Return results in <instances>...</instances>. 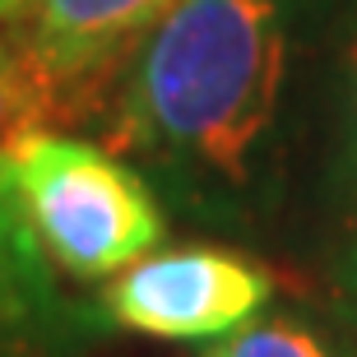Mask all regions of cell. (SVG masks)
<instances>
[{
    "mask_svg": "<svg viewBox=\"0 0 357 357\" xmlns=\"http://www.w3.org/2000/svg\"><path fill=\"white\" fill-rule=\"evenodd\" d=\"M56 112V89L42 79V70L28 52L0 47V153H10L24 135L42 130V121Z\"/></svg>",
    "mask_w": 357,
    "mask_h": 357,
    "instance_id": "6",
    "label": "cell"
},
{
    "mask_svg": "<svg viewBox=\"0 0 357 357\" xmlns=\"http://www.w3.org/2000/svg\"><path fill=\"white\" fill-rule=\"evenodd\" d=\"M176 0H28V61L56 93L112 70Z\"/></svg>",
    "mask_w": 357,
    "mask_h": 357,
    "instance_id": "4",
    "label": "cell"
},
{
    "mask_svg": "<svg viewBox=\"0 0 357 357\" xmlns=\"http://www.w3.org/2000/svg\"><path fill=\"white\" fill-rule=\"evenodd\" d=\"M204 357H339L311 325L288 316H255L251 325L213 339Z\"/></svg>",
    "mask_w": 357,
    "mask_h": 357,
    "instance_id": "7",
    "label": "cell"
},
{
    "mask_svg": "<svg viewBox=\"0 0 357 357\" xmlns=\"http://www.w3.org/2000/svg\"><path fill=\"white\" fill-rule=\"evenodd\" d=\"M339 278H344V288L357 297V237H353V246H348V255H344V265H339Z\"/></svg>",
    "mask_w": 357,
    "mask_h": 357,
    "instance_id": "9",
    "label": "cell"
},
{
    "mask_svg": "<svg viewBox=\"0 0 357 357\" xmlns=\"http://www.w3.org/2000/svg\"><path fill=\"white\" fill-rule=\"evenodd\" d=\"M19 10H28V0H0V19H10Z\"/></svg>",
    "mask_w": 357,
    "mask_h": 357,
    "instance_id": "10",
    "label": "cell"
},
{
    "mask_svg": "<svg viewBox=\"0 0 357 357\" xmlns=\"http://www.w3.org/2000/svg\"><path fill=\"white\" fill-rule=\"evenodd\" d=\"M5 158L28 223L56 269L75 278H107L158 246V199L144 176L107 149L33 130Z\"/></svg>",
    "mask_w": 357,
    "mask_h": 357,
    "instance_id": "2",
    "label": "cell"
},
{
    "mask_svg": "<svg viewBox=\"0 0 357 357\" xmlns=\"http://www.w3.org/2000/svg\"><path fill=\"white\" fill-rule=\"evenodd\" d=\"M274 297L260 260L223 246H176L139 255L107 288L102 311L112 325L172 344H213L251 325Z\"/></svg>",
    "mask_w": 357,
    "mask_h": 357,
    "instance_id": "3",
    "label": "cell"
},
{
    "mask_svg": "<svg viewBox=\"0 0 357 357\" xmlns=\"http://www.w3.org/2000/svg\"><path fill=\"white\" fill-rule=\"evenodd\" d=\"M344 172L357 190V33L348 47V79H344Z\"/></svg>",
    "mask_w": 357,
    "mask_h": 357,
    "instance_id": "8",
    "label": "cell"
},
{
    "mask_svg": "<svg viewBox=\"0 0 357 357\" xmlns=\"http://www.w3.org/2000/svg\"><path fill=\"white\" fill-rule=\"evenodd\" d=\"M52 255L42 251L38 232L24 213L10 158L0 153V348H56L61 311L52 283Z\"/></svg>",
    "mask_w": 357,
    "mask_h": 357,
    "instance_id": "5",
    "label": "cell"
},
{
    "mask_svg": "<svg viewBox=\"0 0 357 357\" xmlns=\"http://www.w3.org/2000/svg\"><path fill=\"white\" fill-rule=\"evenodd\" d=\"M288 70V0H176L144 38L116 107V144L246 181Z\"/></svg>",
    "mask_w": 357,
    "mask_h": 357,
    "instance_id": "1",
    "label": "cell"
}]
</instances>
